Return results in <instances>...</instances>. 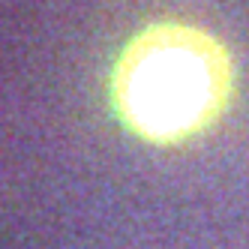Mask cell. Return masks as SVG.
Listing matches in <instances>:
<instances>
[{
  "label": "cell",
  "instance_id": "cell-1",
  "mask_svg": "<svg viewBox=\"0 0 249 249\" xmlns=\"http://www.w3.org/2000/svg\"><path fill=\"white\" fill-rule=\"evenodd\" d=\"M231 93V60L213 33L159 21L123 45L111 72L120 120L156 144H177L216 120Z\"/></svg>",
  "mask_w": 249,
  "mask_h": 249
}]
</instances>
